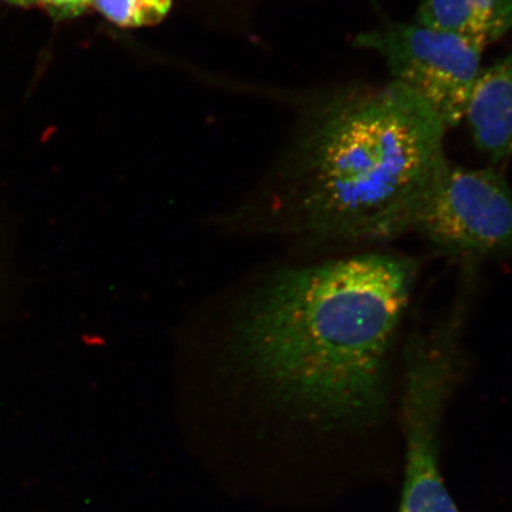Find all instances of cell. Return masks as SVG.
<instances>
[{"label": "cell", "instance_id": "1", "mask_svg": "<svg viewBox=\"0 0 512 512\" xmlns=\"http://www.w3.org/2000/svg\"><path fill=\"white\" fill-rule=\"evenodd\" d=\"M419 262L368 251L275 275L243 306L232 354L271 398L323 427L386 414Z\"/></svg>", "mask_w": 512, "mask_h": 512}, {"label": "cell", "instance_id": "2", "mask_svg": "<svg viewBox=\"0 0 512 512\" xmlns=\"http://www.w3.org/2000/svg\"><path fill=\"white\" fill-rule=\"evenodd\" d=\"M447 130L399 82L337 89L311 114L294 155L290 201L298 232L345 249L413 233L448 162Z\"/></svg>", "mask_w": 512, "mask_h": 512}, {"label": "cell", "instance_id": "3", "mask_svg": "<svg viewBox=\"0 0 512 512\" xmlns=\"http://www.w3.org/2000/svg\"><path fill=\"white\" fill-rule=\"evenodd\" d=\"M470 302L471 290L463 286L446 315L411 331L403 345L406 472L399 512H459L441 476L439 430L463 367Z\"/></svg>", "mask_w": 512, "mask_h": 512}, {"label": "cell", "instance_id": "4", "mask_svg": "<svg viewBox=\"0 0 512 512\" xmlns=\"http://www.w3.org/2000/svg\"><path fill=\"white\" fill-rule=\"evenodd\" d=\"M440 254L467 262L512 255V190L495 168L447 162L414 223Z\"/></svg>", "mask_w": 512, "mask_h": 512}, {"label": "cell", "instance_id": "5", "mask_svg": "<svg viewBox=\"0 0 512 512\" xmlns=\"http://www.w3.org/2000/svg\"><path fill=\"white\" fill-rule=\"evenodd\" d=\"M354 46L379 55L393 81L420 96L447 128L464 121L467 101L482 70V47L415 21L361 32Z\"/></svg>", "mask_w": 512, "mask_h": 512}, {"label": "cell", "instance_id": "6", "mask_svg": "<svg viewBox=\"0 0 512 512\" xmlns=\"http://www.w3.org/2000/svg\"><path fill=\"white\" fill-rule=\"evenodd\" d=\"M464 120L473 143L491 162L512 158V54L480 70Z\"/></svg>", "mask_w": 512, "mask_h": 512}, {"label": "cell", "instance_id": "7", "mask_svg": "<svg viewBox=\"0 0 512 512\" xmlns=\"http://www.w3.org/2000/svg\"><path fill=\"white\" fill-rule=\"evenodd\" d=\"M415 22L485 49L512 31V0H419Z\"/></svg>", "mask_w": 512, "mask_h": 512}, {"label": "cell", "instance_id": "8", "mask_svg": "<svg viewBox=\"0 0 512 512\" xmlns=\"http://www.w3.org/2000/svg\"><path fill=\"white\" fill-rule=\"evenodd\" d=\"M93 4L120 28H143L162 22L172 0H94Z\"/></svg>", "mask_w": 512, "mask_h": 512}, {"label": "cell", "instance_id": "9", "mask_svg": "<svg viewBox=\"0 0 512 512\" xmlns=\"http://www.w3.org/2000/svg\"><path fill=\"white\" fill-rule=\"evenodd\" d=\"M49 14L57 19L75 18L83 14L94 0H38Z\"/></svg>", "mask_w": 512, "mask_h": 512}, {"label": "cell", "instance_id": "10", "mask_svg": "<svg viewBox=\"0 0 512 512\" xmlns=\"http://www.w3.org/2000/svg\"><path fill=\"white\" fill-rule=\"evenodd\" d=\"M5 2L14 4L17 6H24V8H27V6L37 4L38 0H5Z\"/></svg>", "mask_w": 512, "mask_h": 512}]
</instances>
